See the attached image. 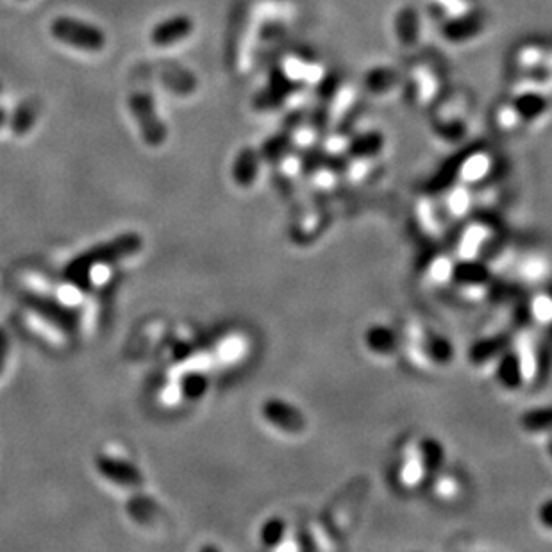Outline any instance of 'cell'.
<instances>
[{
    "instance_id": "6da1fadb",
    "label": "cell",
    "mask_w": 552,
    "mask_h": 552,
    "mask_svg": "<svg viewBox=\"0 0 552 552\" xmlns=\"http://www.w3.org/2000/svg\"><path fill=\"white\" fill-rule=\"evenodd\" d=\"M143 248V236L134 230L121 232L107 241H100L75 257H71L64 266V280L77 288L79 291H86L91 286L93 272L104 266H114L136 254Z\"/></svg>"
},
{
    "instance_id": "7a4b0ae2",
    "label": "cell",
    "mask_w": 552,
    "mask_h": 552,
    "mask_svg": "<svg viewBox=\"0 0 552 552\" xmlns=\"http://www.w3.org/2000/svg\"><path fill=\"white\" fill-rule=\"evenodd\" d=\"M400 350L418 370L447 366L454 357L452 343L420 323H407L404 327L400 334Z\"/></svg>"
},
{
    "instance_id": "3957f363",
    "label": "cell",
    "mask_w": 552,
    "mask_h": 552,
    "mask_svg": "<svg viewBox=\"0 0 552 552\" xmlns=\"http://www.w3.org/2000/svg\"><path fill=\"white\" fill-rule=\"evenodd\" d=\"M21 304L32 311L39 320L46 322L64 336H75L80 329V313L77 307L68 305L46 293H23Z\"/></svg>"
},
{
    "instance_id": "277c9868",
    "label": "cell",
    "mask_w": 552,
    "mask_h": 552,
    "mask_svg": "<svg viewBox=\"0 0 552 552\" xmlns=\"http://www.w3.org/2000/svg\"><path fill=\"white\" fill-rule=\"evenodd\" d=\"M52 36L73 48L86 52H98L105 46V32L89 21L71 18V16H57L50 23Z\"/></svg>"
},
{
    "instance_id": "5b68a950",
    "label": "cell",
    "mask_w": 552,
    "mask_h": 552,
    "mask_svg": "<svg viewBox=\"0 0 552 552\" xmlns=\"http://www.w3.org/2000/svg\"><path fill=\"white\" fill-rule=\"evenodd\" d=\"M431 470L420 456L416 438H409L398 450L397 463L393 466V479L400 491L411 493L427 486Z\"/></svg>"
},
{
    "instance_id": "8992f818",
    "label": "cell",
    "mask_w": 552,
    "mask_h": 552,
    "mask_svg": "<svg viewBox=\"0 0 552 552\" xmlns=\"http://www.w3.org/2000/svg\"><path fill=\"white\" fill-rule=\"evenodd\" d=\"M129 109L138 125L141 139L148 146H161L166 141L168 130L161 116L157 114L155 102L150 93L136 91L129 96Z\"/></svg>"
},
{
    "instance_id": "52a82bcc",
    "label": "cell",
    "mask_w": 552,
    "mask_h": 552,
    "mask_svg": "<svg viewBox=\"0 0 552 552\" xmlns=\"http://www.w3.org/2000/svg\"><path fill=\"white\" fill-rule=\"evenodd\" d=\"M95 470L100 477H104L107 482L132 491L134 495L143 493L145 488V477L141 470L129 459L111 456V454H96L93 459Z\"/></svg>"
},
{
    "instance_id": "ba28073f",
    "label": "cell",
    "mask_w": 552,
    "mask_h": 552,
    "mask_svg": "<svg viewBox=\"0 0 552 552\" xmlns=\"http://www.w3.org/2000/svg\"><path fill=\"white\" fill-rule=\"evenodd\" d=\"M261 416L263 420L273 427L275 431L288 434V436H298L305 431V418L300 413L298 407H295L291 402L270 397L261 404Z\"/></svg>"
},
{
    "instance_id": "9c48e42d",
    "label": "cell",
    "mask_w": 552,
    "mask_h": 552,
    "mask_svg": "<svg viewBox=\"0 0 552 552\" xmlns=\"http://www.w3.org/2000/svg\"><path fill=\"white\" fill-rule=\"evenodd\" d=\"M495 236V227L488 222H468L456 238L454 257L457 261H477Z\"/></svg>"
},
{
    "instance_id": "30bf717a",
    "label": "cell",
    "mask_w": 552,
    "mask_h": 552,
    "mask_svg": "<svg viewBox=\"0 0 552 552\" xmlns=\"http://www.w3.org/2000/svg\"><path fill=\"white\" fill-rule=\"evenodd\" d=\"M452 284L459 297L468 302H479L488 295L489 273L477 261H459Z\"/></svg>"
},
{
    "instance_id": "8fae6325",
    "label": "cell",
    "mask_w": 552,
    "mask_h": 552,
    "mask_svg": "<svg viewBox=\"0 0 552 552\" xmlns=\"http://www.w3.org/2000/svg\"><path fill=\"white\" fill-rule=\"evenodd\" d=\"M364 493V482H355L350 486V489L343 495H339L334 504L330 506L329 514L325 516L327 523L332 527L334 532H345L354 518V513L363 498Z\"/></svg>"
},
{
    "instance_id": "7c38bea8",
    "label": "cell",
    "mask_w": 552,
    "mask_h": 552,
    "mask_svg": "<svg viewBox=\"0 0 552 552\" xmlns=\"http://www.w3.org/2000/svg\"><path fill=\"white\" fill-rule=\"evenodd\" d=\"M363 345L372 355L388 359L400 350V334L389 325L373 323L366 327L363 334Z\"/></svg>"
},
{
    "instance_id": "4fadbf2b",
    "label": "cell",
    "mask_w": 552,
    "mask_h": 552,
    "mask_svg": "<svg viewBox=\"0 0 552 552\" xmlns=\"http://www.w3.org/2000/svg\"><path fill=\"white\" fill-rule=\"evenodd\" d=\"M509 348L513 350L522 375H523V382L529 384L538 377V366H539V355H538V345L534 341V338L529 332H518L514 334V338H511L509 341Z\"/></svg>"
},
{
    "instance_id": "5bb4252c",
    "label": "cell",
    "mask_w": 552,
    "mask_h": 552,
    "mask_svg": "<svg viewBox=\"0 0 552 552\" xmlns=\"http://www.w3.org/2000/svg\"><path fill=\"white\" fill-rule=\"evenodd\" d=\"M191 32H193V20L188 14H175L161 20L150 30V39L157 46H170L186 39Z\"/></svg>"
},
{
    "instance_id": "9a60e30c",
    "label": "cell",
    "mask_w": 552,
    "mask_h": 552,
    "mask_svg": "<svg viewBox=\"0 0 552 552\" xmlns=\"http://www.w3.org/2000/svg\"><path fill=\"white\" fill-rule=\"evenodd\" d=\"M427 486L432 497L441 504H452L459 500L464 489V484L459 473L454 470H447L445 466H441L438 472L431 475Z\"/></svg>"
},
{
    "instance_id": "2e32d148",
    "label": "cell",
    "mask_w": 552,
    "mask_h": 552,
    "mask_svg": "<svg viewBox=\"0 0 552 552\" xmlns=\"http://www.w3.org/2000/svg\"><path fill=\"white\" fill-rule=\"evenodd\" d=\"M457 270V259L450 254H434L423 264V279L429 286L445 288L454 282Z\"/></svg>"
},
{
    "instance_id": "e0dca14e",
    "label": "cell",
    "mask_w": 552,
    "mask_h": 552,
    "mask_svg": "<svg viewBox=\"0 0 552 552\" xmlns=\"http://www.w3.org/2000/svg\"><path fill=\"white\" fill-rule=\"evenodd\" d=\"M261 154L254 148H243L236 154L232 161V179L239 188H250L259 175Z\"/></svg>"
},
{
    "instance_id": "ac0fdd59",
    "label": "cell",
    "mask_w": 552,
    "mask_h": 552,
    "mask_svg": "<svg viewBox=\"0 0 552 552\" xmlns=\"http://www.w3.org/2000/svg\"><path fill=\"white\" fill-rule=\"evenodd\" d=\"M493 375L497 379V384L506 391H516V389L525 386L520 364H518L513 350L509 348V345H507L506 352L500 355V359L497 361V364L493 366Z\"/></svg>"
},
{
    "instance_id": "d6986e66",
    "label": "cell",
    "mask_w": 552,
    "mask_h": 552,
    "mask_svg": "<svg viewBox=\"0 0 552 552\" xmlns=\"http://www.w3.org/2000/svg\"><path fill=\"white\" fill-rule=\"evenodd\" d=\"M509 343L502 341L500 338L495 339H481L470 350V363L475 368H491L497 364L500 355L506 352Z\"/></svg>"
},
{
    "instance_id": "ffe728a7",
    "label": "cell",
    "mask_w": 552,
    "mask_h": 552,
    "mask_svg": "<svg viewBox=\"0 0 552 552\" xmlns=\"http://www.w3.org/2000/svg\"><path fill=\"white\" fill-rule=\"evenodd\" d=\"M473 204V197L470 193V189L466 188V184H459L454 186L439 202L443 213L447 214L448 220H461L464 218Z\"/></svg>"
},
{
    "instance_id": "44dd1931",
    "label": "cell",
    "mask_w": 552,
    "mask_h": 552,
    "mask_svg": "<svg viewBox=\"0 0 552 552\" xmlns=\"http://www.w3.org/2000/svg\"><path fill=\"white\" fill-rule=\"evenodd\" d=\"M447 222H448V218L443 213L439 204L431 202V200H423L418 205V223H420V227L423 229L425 234H429V236L439 234L441 236L447 230V225H448Z\"/></svg>"
},
{
    "instance_id": "7402d4cb",
    "label": "cell",
    "mask_w": 552,
    "mask_h": 552,
    "mask_svg": "<svg viewBox=\"0 0 552 552\" xmlns=\"http://www.w3.org/2000/svg\"><path fill=\"white\" fill-rule=\"evenodd\" d=\"M520 427L531 436L552 434V407H541L527 411L520 416Z\"/></svg>"
},
{
    "instance_id": "603a6c76",
    "label": "cell",
    "mask_w": 552,
    "mask_h": 552,
    "mask_svg": "<svg viewBox=\"0 0 552 552\" xmlns=\"http://www.w3.org/2000/svg\"><path fill=\"white\" fill-rule=\"evenodd\" d=\"M491 170V161L488 155L484 154H473L470 157H466L459 170H457V175H459V182L461 184H473V182H479L482 180Z\"/></svg>"
},
{
    "instance_id": "cb8c5ba5",
    "label": "cell",
    "mask_w": 552,
    "mask_h": 552,
    "mask_svg": "<svg viewBox=\"0 0 552 552\" xmlns=\"http://www.w3.org/2000/svg\"><path fill=\"white\" fill-rule=\"evenodd\" d=\"M289 532V525L280 516H270L259 529V541L264 548H280L286 536Z\"/></svg>"
},
{
    "instance_id": "d4e9b609",
    "label": "cell",
    "mask_w": 552,
    "mask_h": 552,
    "mask_svg": "<svg viewBox=\"0 0 552 552\" xmlns=\"http://www.w3.org/2000/svg\"><path fill=\"white\" fill-rule=\"evenodd\" d=\"M38 104L34 100H25L21 102L11 114L9 118V127L11 130L16 134V136H23L27 134L34 123H36V118H38Z\"/></svg>"
},
{
    "instance_id": "484cf974",
    "label": "cell",
    "mask_w": 552,
    "mask_h": 552,
    "mask_svg": "<svg viewBox=\"0 0 552 552\" xmlns=\"http://www.w3.org/2000/svg\"><path fill=\"white\" fill-rule=\"evenodd\" d=\"M323 225V216L316 209H307L293 223V236L295 239H313Z\"/></svg>"
},
{
    "instance_id": "4316f807",
    "label": "cell",
    "mask_w": 552,
    "mask_h": 552,
    "mask_svg": "<svg viewBox=\"0 0 552 552\" xmlns=\"http://www.w3.org/2000/svg\"><path fill=\"white\" fill-rule=\"evenodd\" d=\"M527 311H529V316L536 323H539V325L552 323V293H547V291L536 293L529 300Z\"/></svg>"
},
{
    "instance_id": "83f0119b",
    "label": "cell",
    "mask_w": 552,
    "mask_h": 552,
    "mask_svg": "<svg viewBox=\"0 0 552 552\" xmlns=\"http://www.w3.org/2000/svg\"><path fill=\"white\" fill-rule=\"evenodd\" d=\"M209 389L207 377L202 372H188L180 379V393L184 398L198 400Z\"/></svg>"
},
{
    "instance_id": "f1b7e54d",
    "label": "cell",
    "mask_w": 552,
    "mask_h": 552,
    "mask_svg": "<svg viewBox=\"0 0 552 552\" xmlns=\"http://www.w3.org/2000/svg\"><path fill=\"white\" fill-rule=\"evenodd\" d=\"M547 270V264L545 261L539 257V255H529V257H523L518 264V272H520V277L522 279H527V280H538L543 277Z\"/></svg>"
},
{
    "instance_id": "f546056e",
    "label": "cell",
    "mask_w": 552,
    "mask_h": 552,
    "mask_svg": "<svg viewBox=\"0 0 552 552\" xmlns=\"http://www.w3.org/2000/svg\"><path fill=\"white\" fill-rule=\"evenodd\" d=\"M538 522L541 527L552 531V498L541 502L538 507Z\"/></svg>"
},
{
    "instance_id": "4dcf8cb0",
    "label": "cell",
    "mask_w": 552,
    "mask_h": 552,
    "mask_svg": "<svg viewBox=\"0 0 552 552\" xmlns=\"http://www.w3.org/2000/svg\"><path fill=\"white\" fill-rule=\"evenodd\" d=\"M7 357H9V334H7V330L0 325V375H2L4 370H5Z\"/></svg>"
},
{
    "instance_id": "1f68e13d",
    "label": "cell",
    "mask_w": 552,
    "mask_h": 552,
    "mask_svg": "<svg viewBox=\"0 0 552 552\" xmlns=\"http://www.w3.org/2000/svg\"><path fill=\"white\" fill-rule=\"evenodd\" d=\"M5 121H7V113L0 107V129L5 125Z\"/></svg>"
},
{
    "instance_id": "d6a6232c",
    "label": "cell",
    "mask_w": 552,
    "mask_h": 552,
    "mask_svg": "<svg viewBox=\"0 0 552 552\" xmlns=\"http://www.w3.org/2000/svg\"><path fill=\"white\" fill-rule=\"evenodd\" d=\"M547 452L552 456V434L548 436V443H547Z\"/></svg>"
},
{
    "instance_id": "836d02e7",
    "label": "cell",
    "mask_w": 552,
    "mask_h": 552,
    "mask_svg": "<svg viewBox=\"0 0 552 552\" xmlns=\"http://www.w3.org/2000/svg\"><path fill=\"white\" fill-rule=\"evenodd\" d=\"M0 91H2V84H0Z\"/></svg>"
}]
</instances>
